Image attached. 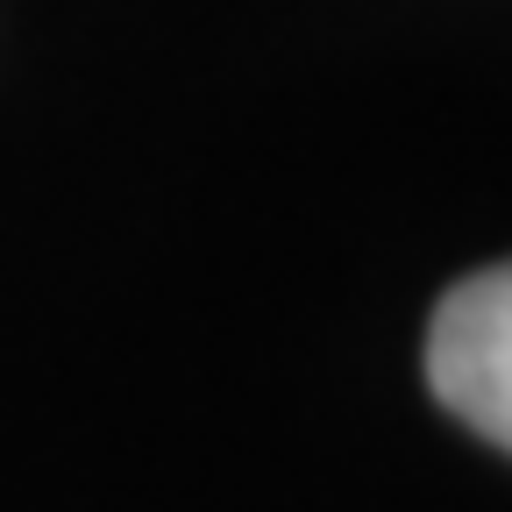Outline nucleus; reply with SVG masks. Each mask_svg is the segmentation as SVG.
<instances>
[{"mask_svg":"<svg viewBox=\"0 0 512 512\" xmlns=\"http://www.w3.org/2000/svg\"><path fill=\"white\" fill-rule=\"evenodd\" d=\"M427 384L463 427L512 448V264L463 278L434 306Z\"/></svg>","mask_w":512,"mask_h":512,"instance_id":"1","label":"nucleus"}]
</instances>
